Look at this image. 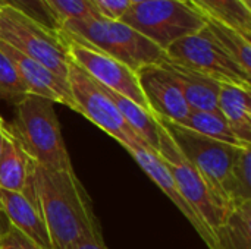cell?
<instances>
[{
    "label": "cell",
    "mask_w": 251,
    "mask_h": 249,
    "mask_svg": "<svg viewBox=\"0 0 251 249\" xmlns=\"http://www.w3.org/2000/svg\"><path fill=\"white\" fill-rule=\"evenodd\" d=\"M29 181L44 219L53 249L101 236L87 191L74 172L50 170L31 163Z\"/></svg>",
    "instance_id": "1"
},
{
    "label": "cell",
    "mask_w": 251,
    "mask_h": 249,
    "mask_svg": "<svg viewBox=\"0 0 251 249\" xmlns=\"http://www.w3.org/2000/svg\"><path fill=\"white\" fill-rule=\"evenodd\" d=\"M53 101L34 94L15 104V114L7 125L29 160L50 170L74 172Z\"/></svg>",
    "instance_id": "2"
},
{
    "label": "cell",
    "mask_w": 251,
    "mask_h": 249,
    "mask_svg": "<svg viewBox=\"0 0 251 249\" xmlns=\"http://www.w3.org/2000/svg\"><path fill=\"white\" fill-rule=\"evenodd\" d=\"M71 40L87 44L138 72L144 66L162 65L166 51L121 21L104 18L69 19L62 22V31Z\"/></svg>",
    "instance_id": "3"
},
{
    "label": "cell",
    "mask_w": 251,
    "mask_h": 249,
    "mask_svg": "<svg viewBox=\"0 0 251 249\" xmlns=\"http://www.w3.org/2000/svg\"><path fill=\"white\" fill-rule=\"evenodd\" d=\"M159 122L184 157L204 179L222 208L229 213L234 208L229 194L231 173L238 151L243 147L210 139L169 120L159 119Z\"/></svg>",
    "instance_id": "4"
},
{
    "label": "cell",
    "mask_w": 251,
    "mask_h": 249,
    "mask_svg": "<svg viewBox=\"0 0 251 249\" xmlns=\"http://www.w3.org/2000/svg\"><path fill=\"white\" fill-rule=\"evenodd\" d=\"M119 21L166 51L175 41L203 29L207 18L190 0H151L131 4Z\"/></svg>",
    "instance_id": "5"
},
{
    "label": "cell",
    "mask_w": 251,
    "mask_h": 249,
    "mask_svg": "<svg viewBox=\"0 0 251 249\" xmlns=\"http://www.w3.org/2000/svg\"><path fill=\"white\" fill-rule=\"evenodd\" d=\"M0 40L68 81L69 54L60 34H53L24 13L3 6L0 7Z\"/></svg>",
    "instance_id": "6"
},
{
    "label": "cell",
    "mask_w": 251,
    "mask_h": 249,
    "mask_svg": "<svg viewBox=\"0 0 251 249\" xmlns=\"http://www.w3.org/2000/svg\"><path fill=\"white\" fill-rule=\"evenodd\" d=\"M166 56L172 62L219 84H229L251 90L250 73H247L222 48L207 26L171 44L166 48Z\"/></svg>",
    "instance_id": "7"
},
{
    "label": "cell",
    "mask_w": 251,
    "mask_h": 249,
    "mask_svg": "<svg viewBox=\"0 0 251 249\" xmlns=\"http://www.w3.org/2000/svg\"><path fill=\"white\" fill-rule=\"evenodd\" d=\"M68 85L76 107V113L85 116L90 122L110 135L124 148L132 145L147 148L125 123L122 114L119 113L110 97L104 92L101 85L96 82L71 59L68 66Z\"/></svg>",
    "instance_id": "8"
},
{
    "label": "cell",
    "mask_w": 251,
    "mask_h": 249,
    "mask_svg": "<svg viewBox=\"0 0 251 249\" xmlns=\"http://www.w3.org/2000/svg\"><path fill=\"white\" fill-rule=\"evenodd\" d=\"M159 120V119H157ZM160 123V122H159ZM160 142L157 148V156L172 175L178 189L181 191L185 201L193 207V210L201 217L206 226L215 233L221 226L228 211L222 208L216 197L196 170V167L184 157L179 148L175 145L174 139L169 136L166 129L160 125Z\"/></svg>",
    "instance_id": "9"
},
{
    "label": "cell",
    "mask_w": 251,
    "mask_h": 249,
    "mask_svg": "<svg viewBox=\"0 0 251 249\" xmlns=\"http://www.w3.org/2000/svg\"><path fill=\"white\" fill-rule=\"evenodd\" d=\"M60 37L66 44L69 59L75 65H78L82 70H85L96 82H99L100 85L116 94H121L132 100L138 106L149 110L147 101L138 84L137 72H134L122 62L87 44H81L75 40L68 38L62 32Z\"/></svg>",
    "instance_id": "10"
},
{
    "label": "cell",
    "mask_w": 251,
    "mask_h": 249,
    "mask_svg": "<svg viewBox=\"0 0 251 249\" xmlns=\"http://www.w3.org/2000/svg\"><path fill=\"white\" fill-rule=\"evenodd\" d=\"M137 76L153 116L174 123L185 120L191 110L175 79L163 66H144L137 72Z\"/></svg>",
    "instance_id": "11"
},
{
    "label": "cell",
    "mask_w": 251,
    "mask_h": 249,
    "mask_svg": "<svg viewBox=\"0 0 251 249\" xmlns=\"http://www.w3.org/2000/svg\"><path fill=\"white\" fill-rule=\"evenodd\" d=\"M0 51L10 60L16 69L19 78L28 90V94H34L43 98H49L53 103L63 104L76 112L75 103L72 100L69 85L66 79L54 75L41 63L22 54L9 44L0 40Z\"/></svg>",
    "instance_id": "12"
},
{
    "label": "cell",
    "mask_w": 251,
    "mask_h": 249,
    "mask_svg": "<svg viewBox=\"0 0 251 249\" xmlns=\"http://www.w3.org/2000/svg\"><path fill=\"white\" fill-rule=\"evenodd\" d=\"M0 211L12 227L31 239L40 248L53 249L29 179L25 189L21 192L0 188Z\"/></svg>",
    "instance_id": "13"
},
{
    "label": "cell",
    "mask_w": 251,
    "mask_h": 249,
    "mask_svg": "<svg viewBox=\"0 0 251 249\" xmlns=\"http://www.w3.org/2000/svg\"><path fill=\"white\" fill-rule=\"evenodd\" d=\"M125 150L132 156V158L143 169V172L162 189V192L174 203V205L193 225V227L196 229L199 236L203 239L206 247L209 249H216L215 236H213L212 230L206 226V223L201 220V217L193 210V207L185 201V198L182 197L181 191L178 189L172 175L169 173V170L166 169L163 161L159 158V156L144 147H140V145H132Z\"/></svg>",
    "instance_id": "14"
},
{
    "label": "cell",
    "mask_w": 251,
    "mask_h": 249,
    "mask_svg": "<svg viewBox=\"0 0 251 249\" xmlns=\"http://www.w3.org/2000/svg\"><path fill=\"white\" fill-rule=\"evenodd\" d=\"M160 66H163L172 75L190 110L219 113L218 109V97L221 88L219 82L201 73H197L185 66H181L172 62L169 57Z\"/></svg>",
    "instance_id": "15"
},
{
    "label": "cell",
    "mask_w": 251,
    "mask_h": 249,
    "mask_svg": "<svg viewBox=\"0 0 251 249\" xmlns=\"http://www.w3.org/2000/svg\"><path fill=\"white\" fill-rule=\"evenodd\" d=\"M218 109L232 134L244 145H251V90L221 84Z\"/></svg>",
    "instance_id": "16"
},
{
    "label": "cell",
    "mask_w": 251,
    "mask_h": 249,
    "mask_svg": "<svg viewBox=\"0 0 251 249\" xmlns=\"http://www.w3.org/2000/svg\"><path fill=\"white\" fill-rule=\"evenodd\" d=\"M101 88L110 97V100L115 103L116 109L122 114V117H124L125 123L129 126V129L143 141V144L150 151L157 154V148H159V142H160V134H159L160 123H159L157 117L153 116V113L150 110L138 106L132 100H129L121 94H116V92L104 88L103 85H101Z\"/></svg>",
    "instance_id": "17"
},
{
    "label": "cell",
    "mask_w": 251,
    "mask_h": 249,
    "mask_svg": "<svg viewBox=\"0 0 251 249\" xmlns=\"http://www.w3.org/2000/svg\"><path fill=\"white\" fill-rule=\"evenodd\" d=\"M31 163L32 161L6 125L4 147L0 157V188L13 192L24 191L29 179Z\"/></svg>",
    "instance_id": "18"
},
{
    "label": "cell",
    "mask_w": 251,
    "mask_h": 249,
    "mask_svg": "<svg viewBox=\"0 0 251 249\" xmlns=\"http://www.w3.org/2000/svg\"><path fill=\"white\" fill-rule=\"evenodd\" d=\"M213 236L216 249H251V201L234 207Z\"/></svg>",
    "instance_id": "19"
},
{
    "label": "cell",
    "mask_w": 251,
    "mask_h": 249,
    "mask_svg": "<svg viewBox=\"0 0 251 249\" xmlns=\"http://www.w3.org/2000/svg\"><path fill=\"white\" fill-rule=\"evenodd\" d=\"M207 19L225 23L247 40L251 37V9L241 0H190Z\"/></svg>",
    "instance_id": "20"
},
{
    "label": "cell",
    "mask_w": 251,
    "mask_h": 249,
    "mask_svg": "<svg viewBox=\"0 0 251 249\" xmlns=\"http://www.w3.org/2000/svg\"><path fill=\"white\" fill-rule=\"evenodd\" d=\"M181 125L187 129H191L203 136H207L215 141L226 142L231 145L237 147H251V145H244L231 131L225 119L222 117L221 113H212V112H196L191 110L190 114L185 117L184 122L176 123Z\"/></svg>",
    "instance_id": "21"
},
{
    "label": "cell",
    "mask_w": 251,
    "mask_h": 249,
    "mask_svg": "<svg viewBox=\"0 0 251 249\" xmlns=\"http://www.w3.org/2000/svg\"><path fill=\"white\" fill-rule=\"evenodd\" d=\"M207 29L215 37V40L222 45V48L251 75V44L244 35H241L234 28L221 23L215 19H207Z\"/></svg>",
    "instance_id": "22"
},
{
    "label": "cell",
    "mask_w": 251,
    "mask_h": 249,
    "mask_svg": "<svg viewBox=\"0 0 251 249\" xmlns=\"http://www.w3.org/2000/svg\"><path fill=\"white\" fill-rule=\"evenodd\" d=\"M3 6L24 13L53 34H60L62 31L60 19L46 0H0V7Z\"/></svg>",
    "instance_id": "23"
},
{
    "label": "cell",
    "mask_w": 251,
    "mask_h": 249,
    "mask_svg": "<svg viewBox=\"0 0 251 249\" xmlns=\"http://www.w3.org/2000/svg\"><path fill=\"white\" fill-rule=\"evenodd\" d=\"M231 203L234 207L251 201V147H243L232 166Z\"/></svg>",
    "instance_id": "24"
},
{
    "label": "cell",
    "mask_w": 251,
    "mask_h": 249,
    "mask_svg": "<svg viewBox=\"0 0 251 249\" xmlns=\"http://www.w3.org/2000/svg\"><path fill=\"white\" fill-rule=\"evenodd\" d=\"M25 95H28L26 87L10 60L0 51V101L15 106Z\"/></svg>",
    "instance_id": "25"
},
{
    "label": "cell",
    "mask_w": 251,
    "mask_h": 249,
    "mask_svg": "<svg viewBox=\"0 0 251 249\" xmlns=\"http://www.w3.org/2000/svg\"><path fill=\"white\" fill-rule=\"evenodd\" d=\"M54 10L60 22L69 19H87L101 18L90 0H46Z\"/></svg>",
    "instance_id": "26"
},
{
    "label": "cell",
    "mask_w": 251,
    "mask_h": 249,
    "mask_svg": "<svg viewBox=\"0 0 251 249\" xmlns=\"http://www.w3.org/2000/svg\"><path fill=\"white\" fill-rule=\"evenodd\" d=\"M0 249H41L15 227L7 225L0 233Z\"/></svg>",
    "instance_id": "27"
},
{
    "label": "cell",
    "mask_w": 251,
    "mask_h": 249,
    "mask_svg": "<svg viewBox=\"0 0 251 249\" xmlns=\"http://www.w3.org/2000/svg\"><path fill=\"white\" fill-rule=\"evenodd\" d=\"M90 1L101 18L110 21H119L131 6L128 0H90Z\"/></svg>",
    "instance_id": "28"
},
{
    "label": "cell",
    "mask_w": 251,
    "mask_h": 249,
    "mask_svg": "<svg viewBox=\"0 0 251 249\" xmlns=\"http://www.w3.org/2000/svg\"><path fill=\"white\" fill-rule=\"evenodd\" d=\"M66 249H107L101 236H93V238H84L75 244H72Z\"/></svg>",
    "instance_id": "29"
},
{
    "label": "cell",
    "mask_w": 251,
    "mask_h": 249,
    "mask_svg": "<svg viewBox=\"0 0 251 249\" xmlns=\"http://www.w3.org/2000/svg\"><path fill=\"white\" fill-rule=\"evenodd\" d=\"M4 135H6V123L3 117L0 116V157L3 153V147H4Z\"/></svg>",
    "instance_id": "30"
},
{
    "label": "cell",
    "mask_w": 251,
    "mask_h": 249,
    "mask_svg": "<svg viewBox=\"0 0 251 249\" xmlns=\"http://www.w3.org/2000/svg\"><path fill=\"white\" fill-rule=\"evenodd\" d=\"M131 4H138V3H146V1H151V0H128Z\"/></svg>",
    "instance_id": "31"
},
{
    "label": "cell",
    "mask_w": 251,
    "mask_h": 249,
    "mask_svg": "<svg viewBox=\"0 0 251 249\" xmlns=\"http://www.w3.org/2000/svg\"><path fill=\"white\" fill-rule=\"evenodd\" d=\"M246 6H249V7H251V0H241Z\"/></svg>",
    "instance_id": "32"
},
{
    "label": "cell",
    "mask_w": 251,
    "mask_h": 249,
    "mask_svg": "<svg viewBox=\"0 0 251 249\" xmlns=\"http://www.w3.org/2000/svg\"><path fill=\"white\" fill-rule=\"evenodd\" d=\"M1 230H3V229H1V227H0V233H1Z\"/></svg>",
    "instance_id": "33"
},
{
    "label": "cell",
    "mask_w": 251,
    "mask_h": 249,
    "mask_svg": "<svg viewBox=\"0 0 251 249\" xmlns=\"http://www.w3.org/2000/svg\"><path fill=\"white\" fill-rule=\"evenodd\" d=\"M0 216H1V211H0Z\"/></svg>",
    "instance_id": "34"
}]
</instances>
